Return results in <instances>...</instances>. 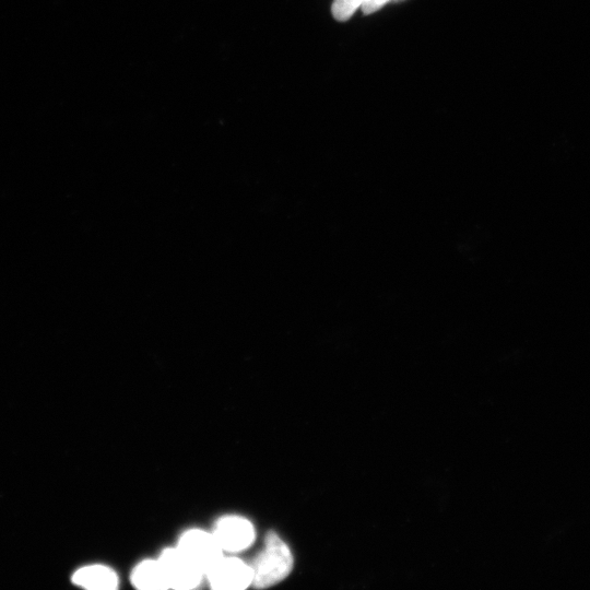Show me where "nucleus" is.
<instances>
[{
  "instance_id": "obj_1",
  "label": "nucleus",
  "mask_w": 590,
  "mask_h": 590,
  "mask_svg": "<svg viewBox=\"0 0 590 590\" xmlns=\"http://www.w3.org/2000/svg\"><path fill=\"white\" fill-rule=\"evenodd\" d=\"M251 568L252 586L259 589L274 586L288 576L293 568V555L278 533L270 531L266 535L263 548Z\"/></svg>"
},
{
  "instance_id": "obj_2",
  "label": "nucleus",
  "mask_w": 590,
  "mask_h": 590,
  "mask_svg": "<svg viewBox=\"0 0 590 590\" xmlns=\"http://www.w3.org/2000/svg\"><path fill=\"white\" fill-rule=\"evenodd\" d=\"M177 547L204 574L223 556V550L214 534L201 529L185 531L178 540Z\"/></svg>"
},
{
  "instance_id": "obj_3",
  "label": "nucleus",
  "mask_w": 590,
  "mask_h": 590,
  "mask_svg": "<svg viewBox=\"0 0 590 590\" xmlns=\"http://www.w3.org/2000/svg\"><path fill=\"white\" fill-rule=\"evenodd\" d=\"M161 562L168 587L176 590L197 588L204 573L187 558L178 547H167L161 553Z\"/></svg>"
},
{
  "instance_id": "obj_4",
  "label": "nucleus",
  "mask_w": 590,
  "mask_h": 590,
  "mask_svg": "<svg viewBox=\"0 0 590 590\" xmlns=\"http://www.w3.org/2000/svg\"><path fill=\"white\" fill-rule=\"evenodd\" d=\"M216 590H241L252 585V568L237 557L219 558L204 574Z\"/></svg>"
},
{
  "instance_id": "obj_5",
  "label": "nucleus",
  "mask_w": 590,
  "mask_h": 590,
  "mask_svg": "<svg viewBox=\"0 0 590 590\" xmlns=\"http://www.w3.org/2000/svg\"><path fill=\"white\" fill-rule=\"evenodd\" d=\"M213 534L223 551L238 553L252 544L255 528L248 519L229 515L217 520Z\"/></svg>"
},
{
  "instance_id": "obj_6",
  "label": "nucleus",
  "mask_w": 590,
  "mask_h": 590,
  "mask_svg": "<svg viewBox=\"0 0 590 590\" xmlns=\"http://www.w3.org/2000/svg\"><path fill=\"white\" fill-rule=\"evenodd\" d=\"M72 582L88 590H114L118 587L117 574L105 565H87L75 570Z\"/></svg>"
},
{
  "instance_id": "obj_7",
  "label": "nucleus",
  "mask_w": 590,
  "mask_h": 590,
  "mask_svg": "<svg viewBox=\"0 0 590 590\" xmlns=\"http://www.w3.org/2000/svg\"><path fill=\"white\" fill-rule=\"evenodd\" d=\"M132 585L141 590L169 589L161 562L157 559H144L131 571Z\"/></svg>"
},
{
  "instance_id": "obj_8",
  "label": "nucleus",
  "mask_w": 590,
  "mask_h": 590,
  "mask_svg": "<svg viewBox=\"0 0 590 590\" xmlns=\"http://www.w3.org/2000/svg\"><path fill=\"white\" fill-rule=\"evenodd\" d=\"M365 1L366 0H333L331 13L337 21L345 22L351 19Z\"/></svg>"
},
{
  "instance_id": "obj_9",
  "label": "nucleus",
  "mask_w": 590,
  "mask_h": 590,
  "mask_svg": "<svg viewBox=\"0 0 590 590\" xmlns=\"http://www.w3.org/2000/svg\"><path fill=\"white\" fill-rule=\"evenodd\" d=\"M399 1H403V0H366L361 7V9L365 14H371L378 11L379 9H381L387 3L399 2Z\"/></svg>"
}]
</instances>
